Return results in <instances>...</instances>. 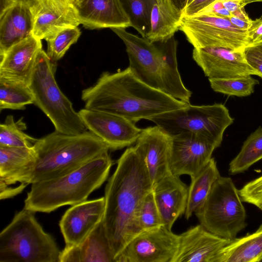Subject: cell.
Instances as JSON below:
<instances>
[{
  "label": "cell",
  "instance_id": "obj_44",
  "mask_svg": "<svg viewBox=\"0 0 262 262\" xmlns=\"http://www.w3.org/2000/svg\"><path fill=\"white\" fill-rule=\"evenodd\" d=\"M15 3L12 0H1L0 15Z\"/></svg>",
  "mask_w": 262,
  "mask_h": 262
},
{
  "label": "cell",
  "instance_id": "obj_5",
  "mask_svg": "<svg viewBox=\"0 0 262 262\" xmlns=\"http://www.w3.org/2000/svg\"><path fill=\"white\" fill-rule=\"evenodd\" d=\"M35 213L16 212L0 233V262H59L61 251Z\"/></svg>",
  "mask_w": 262,
  "mask_h": 262
},
{
  "label": "cell",
  "instance_id": "obj_48",
  "mask_svg": "<svg viewBox=\"0 0 262 262\" xmlns=\"http://www.w3.org/2000/svg\"><path fill=\"white\" fill-rule=\"evenodd\" d=\"M193 1V0H189L188 4H189L191 1Z\"/></svg>",
  "mask_w": 262,
  "mask_h": 262
},
{
  "label": "cell",
  "instance_id": "obj_38",
  "mask_svg": "<svg viewBox=\"0 0 262 262\" xmlns=\"http://www.w3.org/2000/svg\"><path fill=\"white\" fill-rule=\"evenodd\" d=\"M249 44L262 41V16L251 23L247 30Z\"/></svg>",
  "mask_w": 262,
  "mask_h": 262
},
{
  "label": "cell",
  "instance_id": "obj_14",
  "mask_svg": "<svg viewBox=\"0 0 262 262\" xmlns=\"http://www.w3.org/2000/svg\"><path fill=\"white\" fill-rule=\"evenodd\" d=\"M134 147L143 159L153 185L172 173V137L159 126L142 129Z\"/></svg>",
  "mask_w": 262,
  "mask_h": 262
},
{
  "label": "cell",
  "instance_id": "obj_23",
  "mask_svg": "<svg viewBox=\"0 0 262 262\" xmlns=\"http://www.w3.org/2000/svg\"><path fill=\"white\" fill-rule=\"evenodd\" d=\"M36 159L34 147L0 146V183L30 184Z\"/></svg>",
  "mask_w": 262,
  "mask_h": 262
},
{
  "label": "cell",
  "instance_id": "obj_18",
  "mask_svg": "<svg viewBox=\"0 0 262 262\" xmlns=\"http://www.w3.org/2000/svg\"><path fill=\"white\" fill-rule=\"evenodd\" d=\"M41 50V40L32 35L0 55V81L29 85Z\"/></svg>",
  "mask_w": 262,
  "mask_h": 262
},
{
  "label": "cell",
  "instance_id": "obj_16",
  "mask_svg": "<svg viewBox=\"0 0 262 262\" xmlns=\"http://www.w3.org/2000/svg\"><path fill=\"white\" fill-rule=\"evenodd\" d=\"M33 20L32 35L46 41L60 31L80 24L72 2L63 0H35L30 5Z\"/></svg>",
  "mask_w": 262,
  "mask_h": 262
},
{
  "label": "cell",
  "instance_id": "obj_47",
  "mask_svg": "<svg viewBox=\"0 0 262 262\" xmlns=\"http://www.w3.org/2000/svg\"><path fill=\"white\" fill-rule=\"evenodd\" d=\"M63 1H68V2H71L73 3V2H74L75 0H63Z\"/></svg>",
  "mask_w": 262,
  "mask_h": 262
},
{
  "label": "cell",
  "instance_id": "obj_17",
  "mask_svg": "<svg viewBox=\"0 0 262 262\" xmlns=\"http://www.w3.org/2000/svg\"><path fill=\"white\" fill-rule=\"evenodd\" d=\"M105 206L104 196L72 205L59 222L66 246L81 243L103 220Z\"/></svg>",
  "mask_w": 262,
  "mask_h": 262
},
{
  "label": "cell",
  "instance_id": "obj_46",
  "mask_svg": "<svg viewBox=\"0 0 262 262\" xmlns=\"http://www.w3.org/2000/svg\"><path fill=\"white\" fill-rule=\"evenodd\" d=\"M16 3H20L31 5L35 0H12Z\"/></svg>",
  "mask_w": 262,
  "mask_h": 262
},
{
  "label": "cell",
  "instance_id": "obj_22",
  "mask_svg": "<svg viewBox=\"0 0 262 262\" xmlns=\"http://www.w3.org/2000/svg\"><path fill=\"white\" fill-rule=\"evenodd\" d=\"M59 262H115L103 221L79 244L65 246Z\"/></svg>",
  "mask_w": 262,
  "mask_h": 262
},
{
  "label": "cell",
  "instance_id": "obj_19",
  "mask_svg": "<svg viewBox=\"0 0 262 262\" xmlns=\"http://www.w3.org/2000/svg\"><path fill=\"white\" fill-rule=\"evenodd\" d=\"M231 240L216 235L201 224L179 235L173 262H218L220 253Z\"/></svg>",
  "mask_w": 262,
  "mask_h": 262
},
{
  "label": "cell",
  "instance_id": "obj_36",
  "mask_svg": "<svg viewBox=\"0 0 262 262\" xmlns=\"http://www.w3.org/2000/svg\"><path fill=\"white\" fill-rule=\"evenodd\" d=\"M238 191L243 202L251 204L262 211V175L246 184Z\"/></svg>",
  "mask_w": 262,
  "mask_h": 262
},
{
  "label": "cell",
  "instance_id": "obj_30",
  "mask_svg": "<svg viewBox=\"0 0 262 262\" xmlns=\"http://www.w3.org/2000/svg\"><path fill=\"white\" fill-rule=\"evenodd\" d=\"M34 97L29 85L0 81V110H24L34 104Z\"/></svg>",
  "mask_w": 262,
  "mask_h": 262
},
{
  "label": "cell",
  "instance_id": "obj_40",
  "mask_svg": "<svg viewBox=\"0 0 262 262\" xmlns=\"http://www.w3.org/2000/svg\"><path fill=\"white\" fill-rule=\"evenodd\" d=\"M27 185L21 184L17 187H11L4 183H0V199L1 200L12 198L21 193Z\"/></svg>",
  "mask_w": 262,
  "mask_h": 262
},
{
  "label": "cell",
  "instance_id": "obj_24",
  "mask_svg": "<svg viewBox=\"0 0 262 262\" xmlns=\"http://www.w3.org/2000/svg\"><path fill=\"white\" fill-rule=\"evenodd\" d=\"M33 20L30 5L15 3L0 15V55L33 35Z\"/></svg>",
  "mask_w": 262,
  "mask_h": 262
},
{
  "label": "cell",
  "instance_id": "obj_32",
  "mask_svg": "<svg viewBox=\"0 0 262 262\" xmlns=\"http://www.w3.org/2000/svg\"><path fill=\"white\" fill-rule=\"evenodd\" d=\"M15 122L13 116L8 115L4 123L0 124V146L14 147H34L38 139L24 133L21 121Z\"/></svg>",
  "mask_w": 262,
  "mask_h": 262
},
{
  "label": "cell",
  "instance_id": "obj_15",
  "mask_svg": "<svg viewBox=\"0 0 262 262\" xmlns=\"http://www.w3.org/2000/svg\"><path fill=\"white\" fill-rule=\"evenodd\" d=\"M192 58L209 79H229L255 75L243 50L216 47L194 48Z\"/></svg>",
  "mask_w": 262,
  "mask_h": 262
},
{
  "label": "cell",
  "instance_id": "obj_8",
  "mask_svg": "<svg viewBox=\"0 0 262 262\" xmlns=\"http://www.w3.org/2000/svg\"><path fill=\"white\" fill-rule=\"evenodd\" d=\"M148 120L171 137L186 133L201 135L219 147L226 129L234 121L227 108L221 103L187 106L161 113Z\"/></svg>",
  "mask_w": 262,
  "mask_h": 262
},
{
  "label": "cell",
  "instance_id": "obj_35",
  "mask_svg": "<svg viewBox=\"0 0 262 262\" xmlns=\"http://www.w3.org/2000/svg\"><path fill=\"white\" fill-rule=\"evenodd\" d=\"M163 225L162 219L152 190L143 199L137 217L139 233Z\"/></svg>",
  "mask_w": 262,
  "mask_h": 262
},
{
  "label": "cell",
  "instance_id": "obj_37",
  "mask_svg": "<svg viewBox=\"0 0 262 262\" xmlns=\"http://www.w3.org/2000/svg\"><path fill=\"white\" fill-rule=\"evenodd\" d=\"M243 53L255 75L262 78V41L248 45L243 49Z\"/></svg>",
  "mask_w": 262,
  "mask_h": 262
},
{
  "label": "cell",
  "instance_id": "obj_3",
  "mask_svg": "<svg viewBox=\"0 0 262 262\" xmlns=\"http://www.w3.org/2000/svg\"><path fill=\"white\" fill-rule=\"evenodd\" d=\"M112 164L107 151L65 175L33 183L24 208L34 212L50 213L85 201L106 181Z\"/></svg>",
  "mask_w": 262,
  "mask_h": 262
},
{
  "label": "cell",
  "instance_id": "obj_33",
  "mask_svg": "<svg viewBox=\"0 0 262 262\" xmlns=\"http://www.w3.org/2000/svg\"><path fill=\"white\" fill-rule=\"evenodd\" d=\"M212 90L229 96L245 97L254 92V87L259 83L251 75L229 79H209Z\"/></svg>",
  "mask_w": 262,
  "mask_h": 262
},
{
  "label": "cell",
  "instance_id": "obj_26",
  "mask_svg": "<svg viewBox=\"0 0 262 262\" xmlns=\"http://www.w3.org/2000/svg\"><path fill=\"white\" fill-rule=\"evenodd\" d=\"M183 13L168 0H156L150 15V31L147 38L152 42L174 36L179 30Z\"/></svg>",
  "mask_w": 262,
  "mask_h": 262
},
{
  "label": "cell",
  "instance_id": "obj_28",
  "mask_svg": "<svg viewBox=\"0 0 262 262\" xmlns=\"http://www.w3.org/2000/svg\"><path fill=\"white\" fill-rule=\"evenodd\" d=\"M262 260V225L256 231L235 238L221 251L218 262H257Z\"/></svg>",
  "mask_w": 262,
  "mask_h": 262
},
{
  "label": "cell",
  "instance_id": "obj_21",
  "mask_svg": "<svg viewBox=\"0 0 262 262\" xmlns=\"http://www.w3.org/2000/svg\"><path fill=\"white\" fill-rule=\"evenodd\" d=\"M152 192L163 225L171 230L176 220L185 213L188 186L179 176L171 173L155 183Z\"/></svg>",
  "mask_w": 262,
  "mask_h": 262
},
{
  "label": "cell",
  "instance_id": "obj_12",
  "mask_svg": "<svg viewBox=\"0 0 262 262\" xmlns=\"http://www.w3.org/2000/svg\"><path fill=\"white\" fill-rule=\"evenodd\" d=\"M78 114L86 129L101 139L111 150L135 143L142 130L136 123L116 114L85 108Z\"/></svg>",
  "mask_w": 262,
  "mask_h": 262
},
{
  "label": "cell",
  "instance_id": "obj_39",
  "mask_svg": "<svg viewBox=\"0 0 262 262\" xmlns=\"http://www.w3.org/2000/svg\"><path fill=\"white\" fill-rule=\"evenodd\" d=\"M216 0H193L185 8L183 16H191L198 14Z\"/></svg>",
  "mask_w": 262,
  "mask_h": 262
},
{
  "label": "cell",
  "instance_id": "obj_6",
  "mask_svg": "<svg viewBox=\"0 0 262 262\" xmlns=\"http://www.w3.org/2000/svg\"><path fill=\"white\" fill-rule=\"evenodd\" d=\"M56 69V64L41 50L29 84L34 104L50 120L55 131L67 135L83 133L88 129L72 103L59 89L55 78Z\"/></svg>",
  "mask_w": 262,
  "mask_h": 262
},
{
  "label": "cell",
  "instance_id": "obj_42",
  "mask_svg": "<svg viewBox=\"0 0 262 262\" xmlns=\"http://www.w3.org/2000/svg\"><path fill=\"white\" fill-rule=\"evenodd\" d=\"M229 19L237 28L246 31L249 29L252 21V20L251 21H247L233 15Z\"/></svg>",
  "mask_w": 262,
  "mask_h": 262
},
{
  "label": "cell",
  "instance_id": "obj_13",
  "mask_svg": "<svg viewBox=\"0 0 262 262\" xmlns=\"http://www.w3.org/2000/svg\"><path fill=\"white\" fill-rule=\"evenodd\" d=\"M217 147L204 136L192 133L172 137V173L179 177L187 174L193 177L208 163Z\"/></svg>",
  "mask_w": 262,
  "mask_h": 262
},
{
  "label": "cell",
  "instance_id": "obj_27",
  "mask_svg": "<svg viewBox=\"0 0 262 262\" xmlns=\"http://www.w3.org/2000/svg\"><path fill=\"white\" fill-rule=\"evenodd\" d=\"M216 162L213 158L195 176L191 178L188 187L185 217L188 220L204 205L212 186L220 177Z\"/></svg>",
  "mask_w": 262,
  "mask_h": 262
},
{
  "label": "cell",
  "instance_id": "obj_2",
  "mask_svg": "<svg viewBox=\"0 0 262 262\" xmlns=\"http://www.w3.org/2000/svg\"><path fill=\"white\" fill-rule=\"evenodd\" d=\"M86 109L107 112L135 123L189 104L153 88L139 79L127 68L103 72L92 86L82 90Z\"/></svg>",
  "mask_w": 262,
  "mask_h": 262
},
{
  "label": "cell",
  "instance_id": "obj_4",
  "mask_svg": "<svg viewBox=\"0 0 262 262\" xmlns=\"http://www.w3.org/2000/svg\"><path fill=\"white\" fill-rule=\"evenodd\" d=\"M34 148L36 159L30 184L65 175L110 150L88 130L77 135L55 131L38 139Z\"/></svg>",
  "mask_w": 262,
  "mask_h": 262
},
{
  "label": "cell",
  "instance_id": "obj_29",
  "mask_svg": "<svg viewBox=\"0 0 262 262\" xmlns=\"http://www.w3.org/2000/svg\"><path fill=\"white\" fill-rule=\"evenodd\" d=\"M262 159V127L252 133L244 142L238 154L229 165L230 174L244 172Z\"/></svg>",
  "mask_w": 262,
  "mask_h": 262
},
{
  "label": "cell",
  "instance_id": "obj_25",
  "mask_svg": "<svg viewBox=\"0 0 262 262\" xmlns=\"http://www.w3.org/2000/svg\"><path fill=\"white\" fill-rule=\"evenodd\" d=\"M154 43L161 53L162 91L175 99L190 104L192 93L184 85L178 70V41L173 36L164 41Z\"/></svg>",
  "mask_w": 262,
  "mask_h": 262
},
{
  "label": "cell",
  "instance_id": "obj_34",
  "mask_svg": "<svg viewBox=\"0 0 262 262\" xmlns=\"http://www.w3.org/2000/svg\"><path fill=\"white\" fill-rule=\"evenodd\" d=\"M81 35L77 27L63 29L47 40V54L54 63L59 60L73 44L76 43Z\"/></svg>",
  "mask_w": 262,
  "mask_h": 262
},
{
  "label": "cell",
  "instance_id": "obj_7",
  "mask_svg": "<svg viewBox=\"0 0 262 262\" xmlns=\"http://www.w3.org/2000/svg\"><path fill=\"white\" fill-rule=\"evenodd\" d=\"M195 214L208 231L231 241L247 226L243 201L230 177L220 176L204 205Z\"/></svg>",
  "mask_w": 262,
  "mask_h": 262
},
{
  "label": "cell",
  "instance_id": "obj_41",
  "mask_svg": "<svg viewBox=\"0 0 262 262\" xmlns=\"http://www.w3.org/2000/svg\"><path fill=\"white\" fill-rule=\"evenodd\" d=\"M224 7L227 9L232 15L237 10L244 8L239 2V0H221Z\"/></svg>",
  "mask_w": 262,
  "mask_h": 262
},
{
  "label": "cell",
  "instance_id": "obj_45",
  "mask_svg": "<svg viewBox=\"0 0 262 262\" xmlns=\"http://www.w3.org/2000/svg\"><path fill=\"white\" fill-rule=\"evenodd\" d=\"M239 1L241 5L243 7H245L246 5H247L249 4L254 3V2H262V0H239Z\"/></svg>",
  "mask_w": 262,
  "mask_h": 262
},
{
  "label": "cell",
  "instance_id": "obj_10",
  "mask_svg": "<svg viewBox=\"0 0 262 262\" xmlns=\"http://www.w3.org/2000/svg\"><path fill=\"white\" fill-rule=\"evenodd\" d=\"M179 246V235L161 226L136 235L115 262H173Z\"/></svg>",
  "mask_w": 262,
  "mask_h": 262
},
{
  "label": "cell",
  "instance_id": "obj_20",
  "mask_svg": "<svg viewBox=\"0 0 262 262\" xmlns=\"http://www.w3.org/2000/svg\"><path fill=\"white\" fill-rule=\"evenodd\" d=\"M73 3L80 24L85 28L131 27L120 0H75Z\"/></svg>",
  "mask_w": 262,
  "mask_h": 262
},
{
  "label": "cell",
  "instance_id": "obj_9",
  "mask_svg": "<svg viewBox=\"0 0 262 262\" xmlns=\"http://www.w3.org/2000/svg\"><path fill=\"white\" fill-rule=\"evenodd\" d=\"M179 30L194 48L216 47L243 50L249 44L247 31L237 28L228 18L212 15L182 16Z\"/></svg>",
  "mask_w": 262,
  "mask_h": 262
},
{
  "label": "cell",
  "instance_id": "obj_11",
  "mask_svg": "<svg viewBox=\"0 0 262 262\" xmlns=\"http://www.w3.org/2000/svg\"><path fill=\"white\" fill-rule=\"evenodd\" d=\"M111 30L125 44L129 68L133 74L145 84L162 91L161 53L156 44L146 37L127 31L124 28Z\"/></svg>",
  "mask_w": 262,
  "mask_h": 262
},
{
  "label": "cell",
  "instance_id": "obj_43",
  "mask_svg": "<svg viewBox=\"0 0 262 262\" xmlns=\"http://www.w3.org/2000/svg\"><path fill=\"white\" fill-rule=\"evenodd\" d=\"M182 13L188 4L189 0H168Z\"/></svg>",
  "mask_w": 262,
  "mask_h": 262
},
{
  "label": "cell",
  "instance_id": "obj_1",
  "mask_svg": "<svg viewBox=\"0 0 262 262\" xmlns=\"http://www.w3.org/2000/svg\"><path fill=\"white\" fill-rule=\"evenodd\" d=\"M117 164L105 186L102 220L115 260L139 233L137 214L153 187L145 163L134 146L124 151Z\"/></svg>",
  "mask_w": 262,
  "mask_h": 262
},
{
  "label": "cell",
  "instance_id": "obj_31",
  "mask_svg": "<svg viewBox=\"0 0 262 262\" xmlns=\"http://www.w3.org/2000/svg\"><path fill=\"white\" fill-rule=\"evenodd\" d=\"M156 0H120L130 23L131 27L143 37L150 31V15Z\"/></svg>",
  "mask_w": 262,
  "mask_h": 262
}]
</instances>
